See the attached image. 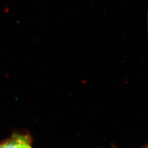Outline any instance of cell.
<instances>
[{
  "label": "cell",
  "mask_w": 148,
  "mask_h": 148,
  "mask_svg": "<svg viewBox=\"0 0 148 148\" xmlns=\"http://www.w3.org/2000/svg\"><path fill=\"white\" fill-rule=\"evenodd\" d=\"M32 138L29 135L15 133L0 143V148H33Z\"/></svg>",
  "instance_id": "cell-1"
},
{
  "label": "cell",
  "mask_w": 148,
  "mask_h": 148,
  "mask_svg": "<svg viewBox=\"0 0 148 148\" xmlns=\"http://www.w3.org/2000/svg\"><path fill=\"white\" fill-rule=\"evenodd\" d=\"M145 148H147V147H145Z\"/></svg>",
  "instance_id": "cell-2"
}]
</instances>
